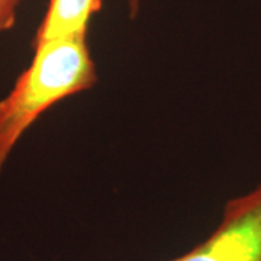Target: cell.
<instances>
[{
    "label": "cell",
    "instance_id": "5b68a950",
    "mask_svg": "<svg viewBox=\"0 0 261 261\" xmlns=\"http://www.w3.org/2000/svg\"><path fill=\"white\" fill-rule=\"evenodd\" d=\"M126 3H128V12H129L130 19L137 18L140 15L142 0H126Z\"/></svg>",
    "mask_w": 261,
    "mask_h": 261
},
{
    "label": "cell",
    "instance_id": "277c9868",
    "mask_svg": "<svg viewBox=\"0 0 261 261\" xmlns=\"http://www.w3.org/2000/svg\"><path fill=\"white\" fill-rule=\"evenodd\" d=\"M22 2L23 0H0V34L15 25L18 8Z\"/></svg>",
    "mask_w": 261,
    "mask_h": 261
},
{
    "label": "cell",
    "instance_id": "6da1fadb",
    "mask_svg": "<svg viewBox=\"0 0 261 261\" xmlns=\"http://www.w3.org/2000/svg\"><path fill=\"white\" fill-rule=\"evenodd\" d=\"M97 82L86 37L58 38L34 45V57L0 100V173L19 141L57 103Z\"/></svg>",
    "mask_w": 261,
    "mask_h": 261
},
{
    "label": "cell",
    "instance_id": "7a4b0ae2",
    "mask_svg": "<svg viewBox=\"0 0 261 261\" xmlns=\"http://www.w3.org/2000/svg\"><path fill=\"white\" fill-rule=\"evenodd\" d=\"M167 261H261V183L225 203L205 241Z\"/></svg>",
    "mask_w": 261,
    "mask_h": 261
},
{
    "label": "cell",
    "instance_id": "3957f363",
    "mask_svg": "<svg viewBox=\"0 0 261 261\" xmlns=\"http://www.w3.org/2000/svg\"><path fill=\"white\" fill-rule=\"evenodd\" d=\"M100 9L102 0H49L34 45L58 38L87 37L89 25Z\"/></svg>",
    "mask_w": 261,
    "mask_h": 261
}]
</instances>
